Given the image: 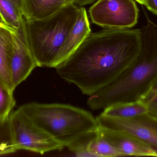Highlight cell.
I'll return each instance as SVG.
<instances>
[{
	"label": "cell",
	"instance_id": "obj_1",
	"mask_svg": "<svg viewBox=\"0 0 157 157\" xmlns=\"http://www.w3.org/2000/svg\"><path fill=\"white\" fill-rule=\"evenodd\" d=\"M142 48L139 29H104L90 33L55 69L62 79L90 96L114 82L136 61Z\"/></svg>",
	"mask_w": 157,
	"mask_h": 157
},
{
	"label": "cell",
	"instance_id": "obj_2",
	"mask_svg": "<svg viewBox=\"0 0 157 157\" xmlns=\"http://www.w3.org/2000/svg\"><path fill=\"white\" fill-rule=\"evenodd\" d=\"M17 109L35 126L75 154L87 151L88 143L99 129L91 112L69 104L32 102Z\"/></svg>",
	"mask_w": 157,
	"mask_h": 157
},
{
	"label": "cell",
	"instance_id": "obj_3",
	"mask_svg": "<svg viewBox=\"0 0 157 157\" xmlns=\"http://www.w3.org/2000/svg\"><path fill=\"white\" fill-rule=\"evenodd\" d=\"M147 24L141 29L142 48L134 63L110 84L89 96L93 110L114 104L138 100L157 75V24L144 10Z\"/></svg>",
	"mask_w": 157,
	"mask_h": 157
},
{
	"label": "cell",
	"instance_id": "obj_4",
	"mask_svg": "<svg viewBox=\"0 0 157 157\" xmlns=\"http://www.w3.org/2000/svg\"><path fill=\"white\" fill-rule=\"evenodd\" d=\"M79 8L72 3L46 19L25 20L29 43L37 67H57L59 53Z\"/></svg>",
	"mask_w": 157,
	"mask_h": 157
},
{
	"label": "cell",
	"instance_id": "obj_5",
	"mask_svg": "<svg viewBox=\"0 0 157 157\" xmlns=\"http://www.w3.org/2000/svg\"><path fill=\"white\" fill-rule=\"evenodd\" d=\"M13 143L17 151L26 150L40 155L60 151L64 147L33 124L18 109L9 117Z\"/></svg>",
	"mask_w": 157,
	"mask_h": 157
},
{
	"label": "cell",
	"instance_id": "obj_6",
	"mask_svg": "<svg viewBox=\"0 0 157 157\" xmlns=\"http://www.w3.org/2000/svg\"><path fill=\"white\" fill-rule=\"evenodd\" d=\"M91 22L104 29L132 28L139 10L135 0H98L89 9Z\"/></svg>",
	"mask_w": 157,
	"mask_h": 157
},
{
	"label": "cell",
	"instance_id": "obj_7",
	"mask_svg": "<svg viewBox=\"0 0 157 157\" xmlns=\"http://www.w3.org/2000/svg\"><path fill=\"white\" fill-rule=\"evenodd\" d=\"M96 119L100 127L130 134L157 151V120L147 114L131 119H119L101 113Z\"/></svg>",
	"mask_w": 157,
	"mask_h": 157
},
{
	"label": "cell",
	"instance_id": "obj_8",
	"mask_svg": "<svg viewBox=\"0 0 157 157\" xmlns=\"http://www.w3.org/2000/svg\"><path fill=\"white\" fill-rule=\"evenodd\" d=\"M9 66L14 90L37 67L29 43L25 18L15 37L9 56Z\"/></svg>",
	"mask_w": 157,
	"mask_h": 157
},
{
	"label": "cell",
	"instance_id": "obj_9",
	"mask_svg": "<svg viewBox=\"0 0 157 157\" xmlns=\"http://www.w3.org/2000/svg\"><path fill=\"white\" fill-rule=\"evenodd\" d=\"M99 133L125 156L157 157V151L149 145L130 134L119 130L100 127Z\"/></svg>",
	"mask_w": 157,
	"mask_h": 157
},
{
	"label": "cell",
	"instance_id": "obj_10",
	"mask_svg": "<svg viewBox=\"0 0 157 157\" xmlns=\"http://www.w3.org/2000/svg\"><path fill=\"white\" fill-rule=\"evenodd\" d=\"M90 33V24L86 11L84 7H79L76 20L67 35L59 53L57 67L77 50Z\"/></svg>",
	"mask_w": 157,
	"mask_h": 157
},
{
	"label": "cell",
	"instance_id": "obj_11",
	"mask_svg": "<svg viewBox=\"0 0 157 157\" xmlns=\"http://www.w3.org/2000/svg\"><path fill=\"white\" fill-rule=\"evenodd\" d=\"M72 3V0H24L23 15L26 20L46 19Z\"/></svg>",
	"mask_w": 157,
	"mask_h": 157
},
{
	"label": "cell",
	"instance_id": "obj_12",
	"mask_svg": "<svg viewBox=\"0 0 157 157\" xmlns=\"http://www.w3.org/2000/svg\"><path fill=\"white\" fill-rule=\"evenodd\" d=\"M17 30L0 25V80L13 93L9 71V60Z\"/></svg>",
	"mask_w": 157,
	"mask_h": 157
},
{
	"label": "cell",
	"instance_id": "obj_13",
	"mask_svg": "<svg viewBox=\"0 0 157 157\" xmlns=\"http://www.w3.org/2000/svg\"><path fill=\"white\" fill-rule=\"evenodd\" d=\"M148 108L143 100L114 104L104 109L101 114L112 118L131 119L147 114Z\"/></svg>",
	"mask_w": 157,
	"mask_h": 157
},
{
	"label": "cell",
	"instance_id": "obj_14",
	"mask_svg": "<svg viewBox=\"0 0 157 157\" xmlns=\"http://www.w3.org/2000/svg\"><path fill=\"white\" fill-rule=\"evenodd\" d=\"M24 0H0V14L6 26L17 30L24 19Z\"/></svg>",
	"mask_w": 157,
	"mask_h": 157
},
{
	"label": "cell",
	"instance_id": "obj_15",
	"mask_svg": "<svg viewBox=\"0 0 157 157\" xmlns=\"http://www.w3.org/2000/svg\"><path fill=\"white\" fill-rule=\"evenodd\" d=\"M87 150L92 157H123L122 154L99 133L88 143Z\"/></svg>",
	"mask_w": 157,
	"mask_h": 157
},
{
	"label": "cell",
	"instance_id": "obj_16",
	"mask_svg": "<svg viewBox=\"0 0 157 157\" xmlns=\"http://www.w3.org/2000/svg\"><path fill=\"white\" fill-rule=\"evenodd\" d=\"M15 105L13 93L0 80V119H8Z\"/></svg>",
	"mask_w": 157,
	"mask_h": 157
},
{
	"label": "cell",
	"instance_id": "obj_17",
	"mask_svg": "<svg viewBox=\"0 0 157 157\" xmlns=\"http://www.w3.org/2000/svg\"><path fill=\"white\" fill-rule=\"evenodd\" d=\"M139 100H143L147 106V115L157 120V90L144 95Z\"/></svg>",
	"mask_w": 157,
	"mask_h": 157
},
{
	"label": "cell",
	"instance_id": "obj_18",
	"mask_svg": "<svg viewBox=\"0 0 157 157\" xmlns=\"http://www.w3.org/2000/svg\"><path fill=\"white\" fill-rule=\"evenodd\" d=\"M3 143H13L9 118L6 120L0 119V145Z\"/></svg>",
	"mask_w": 157,
	"mask_h": 157
},
{
	"label": "cell",
	"instance_id": "obj_19",
	"mask_svg": "<svg viewBox=\"0 0 157 157\" xmlns=\"http://www.w3.org/2000/svg\"><path fill=\"white\" fill-rule=\"evenodd\" d=\"M17 150L13 143H3L0 145V156L13 154Z\"/></svg>",
	"mask_w": 157,
	"mask_h": 157
},
{
	"label": "cell",
	"instance_id": "obj_20",
	"mask_svg": "<svg viewBox=\"0 0 157 157\" xmlns=\"http://www.w3.org/2000/svg\"><path fill=\"white\" fill-rule=\"evenodd\" d=\"M145 6L148 10L157 15V0H146Z\"/></svg>",
	"mask_w": 157,
	"mask_h": 157
},
{
	"label": "cell",
	"instance_id": "obj_21",
	"mask_svg": "<svg viewBox=\"0 0 157 157\" xmlns=\"http://www.w3.org/2000/svg\"><path fill=\"white\" fill-rule=\"evenodd\" d=\"M96 1L97 0H72L74 4L80 7L92 3Z\"/></svg>",
	"mask_w": 157,
	"mask_h": 157
},
{
	"label": "cell",
	"instance_id": "obj_22",
	"mask_svg": "<svg viewBox=\"0 0 157 157\" xmlns=\"http://www.w3.org/2000/svg\"><path fill=\"white\" fill-rule=\"evenodd\" d=\"M135 1L145 6L146 3V0H135Z\"/></svg>",
	"mask_w": 157,
	"mask_h": 157
},
{
	"label": "cell",
	"instance_id": "obj_23",
	"mask_svg": "<svg viewBox=\"0 0 157 157\" xmlns=\"http://www.w3.org/2000/svg\"><path fill=\"white\" fill-rule=\"evenodd\" d=\"M0 25H3V26H6L5 23L3 19L1 14H0Z\"/></svg>",
	"mask_w": 157,
	"mask_h": 157
}]
</instances>
